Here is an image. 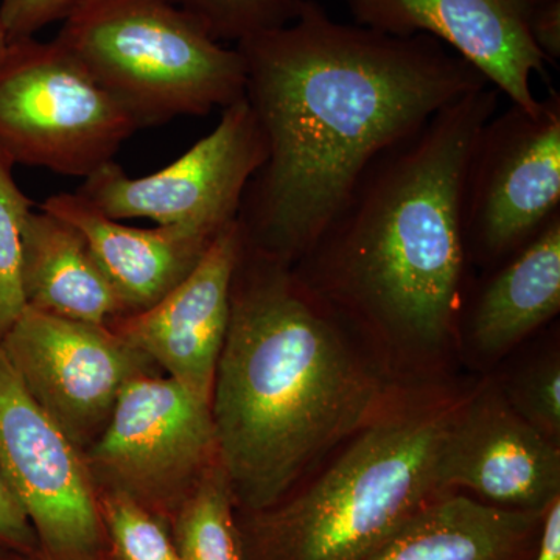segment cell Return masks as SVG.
<instances>
[{"mask_svg": "<svg viewBox=\"0 0 560 560\" xmlns=\"http://www.w3.org/2000/svg\"><path fill=\"white\" fill-rule=\"evenodd\" d=\"M0 349L33 400L81 452L105 430L125 385L161 372L109 326L27 305Z\"/></svg>", "mask_w": 560, "mask_h": 560, "instance_id": "11", "label": "cell"}, {"mask_svg": "<svg viewBox=\"0 0 560 560\" xmlns=\"http://www.w3.org/2000/svg\"><path fill=\"white\" fill-rule=\"evenodd\" d=\"M220 43H241L296 18L302 0H172Z\"/></svg>", "mask_w": 560, "mask_h": 560, "instance_id": "22", "label": "cell"}, {"mask_svg": "<svg viewBox=\"0 0 560 560\" xmlns=\"http://www.w3.org/2000/svg\"><path fill=\"white\" fill-rule=\"evenodd\" d=\"M91 0H0V31L9 44L35 38L55 22H65Z\"/></svg>", "mask_w": 560, "mask_h": 560, "instance_id": "24", "label": "cell"}, {"mask_svg": "<svg viewBox=\"0 0 560 560\" xmlns=\"http://www.w3.org/2000/svg\"><path fill=\"white\" fill-rule=\"evenodd\" d=\"M242 246L235 220L171 293L153 307L121 316L109 326L158 370L209 404L230 326L232 279Z\"/></svg>", "mask_w": 560, "mask_h": 560, "instance_id": "14", "label": "cell"}, {"mask_svg": "<svg viewBox=\"0 0 560 560\" xmlns=\"http://www.w3.org/2000/svg\"><path fill=\"white\" fill-rule=\"evenodd\" d=\"M470 264L492 268L560 213V94L537 109L512 105L482 127L463 189Z\"/></svg>", "mask_w": 560, "mask_h": 560, "instance_id": "8", "label": "cell"}, {"mask_svg": "<svg viewBox=\"0 0 560 560\" xmlns=\"http://www.w3.org/2000/svg\"><path fill=\"white\" fill-rule=\"evenodd\" d=\"M348 5L363 27L441 40L512 105L539 108L530 79L547 77V60L530 36L526 0H348Z\"/></svg>", "mask_w": 560, "mask_h": 560, "instance_id": "13", "label": "cell"}, {"mask_svg": "<svg viewBox=\"0 0 560 560\" xmlns=\"http://www.w3.org/2000/svg\"><path fill=\"white\" fill-rule=\"evenodd\" d=\"M0 545L22 556H38L39 541L31 521L0 475Z\"/></svg>", "mask_w": 560, "mask_h": 560, "instance_id": "25", "label": "cell"}, {"mask_svg": "<svg viewBox=\"0 0 560 560\" xmlns=\"http://www.w3.org/2000/svg\"><path fill=\"white\" fill-rule=\"evenodd\" d=\"M83 455L97 492L128 497L167 526L220 463L209 401L160 374L125 385Z\"/></svg>", "mask_w": 560, "mask_h": 560, "instance_id": "7", "label": "cell"}, {"mask_svg": "<svg viewBox=\"0 0 560 560\" xmlns=\"http://www.w3.org/2000/svg\"><path fill=\"white\" fill-rule=\"evenodd\" d=\"M21 285L25 305L49 315L101 326L127 316L81 232L43 209L22 230Z\"/></svg>", "mask_w": 560, "mask_h": 560, "instance_id": "18", "label": "cell"}, {"mask_svg": "<svg viewBox=\"0 0 560 560\" xmlns=\"http://www.w3.org/2000/svg\"><path fill=\"white\" fill-rule=\"evenodd\" d=\"M265 161L259 124L246 98L228 106L219 125L160 172L131 178L110 161L77 194L114 220L149 219L220 234L237 220L243 194Z\"/></svg>", "mask_w": 560, "mask_h": 560, "instance_id": "9", "label": "cell"}, {"mask_svg": "<svg viewBox=\"0 0 560 560\" xmlns=\"http://www.w3.org/2000/svg\"><path fill=\"white\" fill-rule=\"evenodd\" d=\"M544 514L444 493L366 560H530Z\"/></svg>", "mask_w": 560, "mask_h": 560, "instance_id": "17", "label": "cell"}, {"mask_svg": "<svg viewBox=\"0 0 560 560\" xmlns=\"http://www.w3.org/2000/svg\"><path fill=\"white\" fill-rule=\"evenodd\" d=\"M13 555H16V552L7 550L5 547H2V545H0V560H9Z\"/></svg>", "mask_w": 560, "mask_h": 560, "instance_id": "30", "label": "cell"}, {"mask_svg": "<svg viewBox=\"0 0 560 560\" xmlns=\"http://www.w3.org/2000/svg\"><path fill=\"white\" fill-rule=\"evenodd\" d=\"M0 475L46 560H106L97 489L83 452L33 400L0 349Z\"/></svg>", "mask_w": 560, "mask_h": 560, "instance_id": "10", "label": "cell"}, {"mask_svg": "<svg viewBox=\"0 0 560 560\" xmlns=\"http://www.w3.org/2000/svg\"><path fill=\"white\" fill-rule=\"evenodd\" d=\"M58 43L138 121L206 116L246 94V65L172 0H91Z\"/></svg>", "mask_w": 560, "mask_h": 560, "instance_id": "5", "label": "cell"}, {"mask_svg": "<svg viewBox=\"0 0 560 560\" xmlns=\"http://www.w3.org/2000/svg\"><path fill=\"white\" fill-rule=\"evenodd\" d=\"M444 492L470 490L493 506L544 511L560 497V445L517 415L499 383L466 389L440 455Z\"/></svg>", "mask_w": 560, "mask_h": 560, "instance_id": "12", "label": "cell"}, {"mask_svg": "<svg viewBox=\"0 0 560 560\" xmlns=\"http://www.w3.org/2000/svg\"><path fill=\"white\" fill-rule=\"evenodd\" d=\"M404 386L289 265L243 242L210 396L238 514L282 500Z\"/></svg>", "mask_w": 560, "mask_h": 560, "instance_id": "3", "label": "cell"}, {"mask_svg": "<svg viewBox=\"0 0 560 560\" xmlns=\"http://www.w3.org/2000/svg\"><path fill=\"white\" fill-rule=\"evenodd\" d=\"M499 383L504 399L523 420L560 445V359L550 350L523 364L506 382Z\"/></svg>", "mask_w": 560, "mask_h": 560, "instance_id": "23", "label": "cell"}, {"mask_svg": "<svg viewBox=\"0 0 560 560\" xmlns=\"http://www.w3.org/2000/svg\"><path fill=\"white\" fill-rule=\"evenodd\" d=\"M530 560H560V497L545 510L539 540Z\"/></svg>", "mask_w": 560, "mask_h": 560, "instance_id": "27", "label": "cell"}, {"mask_svg": "<svg viewBox=\"0 0 560 560\" xmlns=\"http://www.w3.org/2000/svg\"><path fill=\"white\" fill-rule=\"evenodd\" d=\"M529 3V7L540 5V3L550 2V0H526Z\"/></svg>", "mask_w": 560, "mask_h": 560, "instance_id": "31", "label": "cell"}, {"mask_svg": "<svg viewBox=\"0 0 560 560\" xmlns=\"http://www.w3.org/2000/svg\"><path fill=\"white\" fill-rule=\"evenodd\" d=\"M489 270V278L464 304L460 334L467 327L470 348L492 361L559 315L560 213Z\"/></svg>", "mask_w": 560, "mask_h": 560, "instance_id": "16", "label": "cell"}, {"mask_svg": "<svg viewBox=\"0 0 560 560\" xmlns=\"http://www.w3.org/2000/svg\"><path fill=\"white\" fill-rule=\"evenodd\" d=\"M13 167L0 153V338L25 308L21 285L22 230L33 202L18 186Z\"/></svg>", "mask_w": 560, "mask_h": 560, "instance_id": "21", "label": "cell"}, {"mask_svg": "<svg viewBox=\"0 0 560 560\" xmlns=\"http://www.w3.org/2000/svg\"><path fill=\"white\" fill-rule=\"evenodd\" d=\"M235 47L265 142L237 223L245 245L289 267L315 245L372 162L489 84L441 40L342 24L316 0H302L289 24Z\"/></svg>", "mask_w": 560, "mask_h": 560, "instance_id": "1", "label": "cell"}, {"mask_svg": "<svg viewBox=\"0 0 560 560\" xmlns=\"http://www.w3.org/2000/svg\"><path fill=\"white\" fill-rule=\"evenodd\" d=\"M7 49H9V40H7L5 35H3V32L0 31V60H2Z\"/></svg>", "mask_w": 560, "mask_h": 560, "instance_id": "28", "label": "cell"}, {"mask_svg": "<svg viewBox=\"0 0 560 560\" xmlns=\"http://www.w3.org/2000/svg\"><path fill=\"white\" fill-rule=\"evenodd\" d=\"M106 560H180L171 529L145 508L116 492H97Z\"/></svg>", "mask_w": 560, "mask_h": 560, "instance_id": "20", "label": "cell"}, {"mask_svg": "<svg viewBox=\"0 0 560 560\" xmlns=\"http://www.w3.org/2000/svg\"><path fill=\"white\" fill-rule=\"evenodd\" d=\"M140 127L57 39L9 44L0 60V153L86 178Z\"/></svg>", "mask_w": 560, "mask_h": 560, "instance_id": "6", "label": "cell"}, {"mask_svg": "<svg viewBox=\"0 0 560 560\" xmlns=\"http://www.w3.org/2000/svg\"><path fill=\"white\" fill-rule=\"evenodd\" d=\"M529 32L547 62L560 60V0L530 7Z\"/></svg>", "mask_w": 560, "mask_h": 560, "instance_id": "26", "label": "cell"}, {"mask_svg": "<svg viewBox=\"0 0 560 560\" xmlns=\"http://www.w3.org/2000/svg\"><path fill=\"white\" fill-rule=\"evenodd\" d=\"M9 560H46L43 556H22V555H13Z\"/></svg>", "mask_w": 560, "mask_h": 560, "instance_id": "29", "label": "cell"}, {"mask_svg": "<svg viewBox=\"0 0 560 560\" xmlns=\"http://www.w3.org/2000/svg\"><path fill=\"white\" fill-rule=\"evenodd\" d=\"M464 390L408 385L267 510L238 514L245 560H366L438 497L445 431Z\"/></svg>", "mask_w": 560, "mask_h": 560, "instance_id": "4", "label": "cell"}, {"mask_svg": "<svg viewBox=\"0 0 560 560\" xmlns=\"http://www.w3.org/2000/svg\"><path fill=\"white\" fill-rule=\"evenodd\" d=\"M40 209L81 232L127 315L147 311L171 293L219 235L187 226H128L109 219L77 191L51 195Z\"/></svg>", "mask_w": 560, "mask_h": 560, "instance_id": "15", "label": "cell"}, {"mask_svg": "<svg viewBox=\"0 0 560 560\" xmlns=\"http://www.w3.org/2000/svg\"><path fill=\"white\" fill-rule=\"evenodd\" d=\"M500 95L471 91L382 153L291 267L401 385L442 382L463 338L464 176Z\"/></svg>", "mask_w": 560, "mask_h": 560, "instance_id": "2", "label": "cell"}, {"mask_svg": "<svg viewBox=\"0 0 560 560\" xmlns=\"http://www.w3.org/2000/svg\"><path fill=\"white\" fill-rule=\"evenodd\" d=\"M168 529L180 560H245L237 506L221 463L180 504Z\"/></svg>", "mask_w": 560, "mask_h": 560, "instance_id": "19", "label": "cell"}]
</instances>
